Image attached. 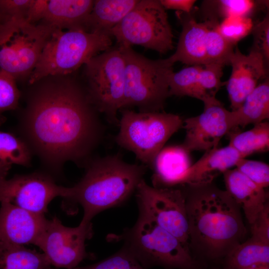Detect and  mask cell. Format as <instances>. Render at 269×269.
<instances>
[{
	"instance_id": "obj_20",
	"label": "cell",
	"mask_w": 269,
	"mask_h": 269,
	"mask_svg": "<svg viewBox=\"0 0 269 269\" xmlns=\"http://www.w3.org/2000/svg\"><path fill=\"white\" fill-rule=\"evenodd\" d=\"M93 2L92 0H45L40 22L56 29L86 31Z\"/></svg>"
},
{
	"instance_id": "obj_22",
	"label": "cell",
	"mask_w": 269,
	"mask_h": 269,
	"mask_svg": "<svg viewBox=\"0 0 269 269\" xmlns=\"http://www.w3.org/2000/svg\"><path fill=\"white\" fill-rule=\"evenodd\" d=\"M138 0H96L87 19L85 30L110 34L134 7ZM111 35V34H110Z\"/></svg>"
},
{
	"instance_id": "obj_7",
	"label": "cell",
	"mask_w": 269,
	"mask_h": 269,
	"mask_svg": "<svg viewBox=\"0 0 269 269\" xmlns=\"http://www.w3.org/2000/svg\"><path fill=\"white\" fill-rule=\"evenodd\" d=\"M121 113L116 141L133 152L145 166H151L166 141L183 126V120L176 114L129 109Z\"/></svg>"
},
{
	"instance_id": "obj_27",
	"label": "cell",
	"mask_w": 269,
	"mask_h": 269,
	"mask_svg": "<svg viewBox=\"0 0 269 269\" xmlns=\"http://www.w3.org/2000/svg\"><path fill=\"white\" fill-rule=\"evenodd\" d=\"M228 134L229 144L243 158L269 149V123L268 122L254 125L251 129L243 132L235 131L234 129Z\"/></svg>"
},
{
	"instance_id": "obj_26",
	"label": "cell",
	"mask_w": 269,
	"mask_h": 269,
	"mask_svg": "<svg viewBox=\"0 0 269 269\" xmlns=\"http://www.w3.org/2000/svg\"><path fill=\"white\" fill-rule=\"evenodd\" d=\"M267 0H204L201 10L203 20L220 22L223 19L231 16L250 17L262 6H267Z\"/></svg>"
},
{
	"instance_id": "obj_3",
	"label": "cell",
	"mask_w": 269,
	"mask_h": 269,
	"mask_svg": "<svg viewBox=\"0 0 269 269\" xmlns=\"http://www.w3.org/2000/svg\"><path fill=\"white\" fill-rule=\"evenodd\" d=\"M81 180L68 187L65 199L80 205L81 221L91 222L98 213L125 202L143 180L144 165L131 164L118 155L91 160Z\"/></svg>"
},
{
	"instance_id": "obj_21",
	"label": "cell",
	"mask_w": 269,
	"mask_h": 269,
	"mask_svg": "<svg viewBox=\"0 0 269 269\" xmlns=\"http://www.w3.org/2000/svg\"><path fill=\"white\" fill-rule=\"evenodd\" d=\"M243 158L232 146L228 145L207 150L192 164L185 175L183 185H197L212 182L219 174L231 169Z\"/></svg>"
},
{
	"instance_id": "obj_39",
	"label": "cell",
	"mask_w": 269,
	"mask_h": 269,
	"mask_svg": "<svg viewBox=\"0 0 269 269\" xmlns=\"http://www.w3.org/2000/svg\"><path fill=\"white\" fill-rule=\"evenodd\" d=\"M160 3L166 10L172 9L176 11L190 13L193 8L195 0H160Z\"/></svg>"
},
{
	"instance_id": "obj_29",
	"label": "cell",
	"mask_w": 269,
	"mask_h": 269,
	"mask_svg": "<svg viewBox=\"0 0 269 269\" xmlns=\"http://www.w3.org/2000/svg\"><path fill=\"white\" fill-rule=\"evenodd\" d=\"M33 155L21 137L0 131V162L28 167L31 165Z\"/></svg>"
},
{
	"instance_id": "obj_5",
	"label": "cell",
	"mask_w": 269,
	"mask_h": 269,
	"mask_svg": "<svg viewBox=\"0 0 269 269\" xmlns=\"http://www.w3.org/2000/svg\"><path fill=\"white\" fill-rule=\"evenodd\" d=\"M112 37L108 33L55 29L29 78V84L49 76L70 75L93 57L111 48Z\"/></svg>"
},
{
	"instance_id": "obj_42",
	"label": "cell",
	"mask_w": 269,
	"mask_h": 269,
	"mask_svg": "<svg viewBox=\"0 0 269 269\" xmlns=\"http://www.w3.org/2000/svg\"><path fill=\"white\" fill-rule=\"evenodd\" d=\"M246 269H269V266L252 267Z\"/></svg>"
},
{
	"instance_id": "obj_33",
	"label": "cell",
	"mask_w": 269,
	"mask_h": 269,
	"mask_svg": "<svg viewBox=\"0 0 269 269\" xmlns=\"http://www.w3.org/2000/svg\"><path fill=\"white\" fill-rule=\"evenodd\" d=\"M225 66L219 63H210L202 65L199 74V84L208 98L216 97L221 87L225 82L221 81Z\"/></svg>"
},
{
	"instance_id": "obj_37",
	"label": "cell",
	"mask_w": 269,
	"mask_h": 269,
	"mask_svg": "<svg viewBox=\"0 0 269 269\" xmlns=\"http://www.w3.org/2000/svg\"><path fill=\"white\" fill-rule=\"evenodd\" d=\"M250 225L251 237L269 244V205L268 203Z\"/></svg>"
},
{
	"instance_id": "obj_34",
	"label": "cell",
	"mask_w": 269,
	"mask_h": 269,
	"mask_svg": "<svg viewBox=\"0 0 269 269\" xmlns=\"http://www.w3.org/2000/svg\"><path fill=\"white\" fill-rule=\"evenodd\" d=\"M72 269H145L123 247L106 259L91 265Z\"/></svg>"
},
{
	"instance_id": "obj_12",
	"label": "cell",
	"mask_w": 269,
	"mask_h": 269,
	"mask_svg": "<svg viewBox=\"0 0 269 269\" xmlns=\"http://www.w3.org/2000/svg\"><path fill=\"white\" fill-rule=\"evenodd\" d=\"M93 235L91 222L81 221L75 227L64 226L56 217L47 220L35 246L53 267L72 269L90 257L85 243Z\"/></svg>"
},
{
	"instance_id": "obj_18",
	"label": "cell",
	"mask_w": 269,
	"mask_h": 269,
	"mask_svg": "<svg viewBox=\"0 0 269 269\" xmlns=\"http://www.w3.org/2000/svg\"><path fill=\"white\" fill-rule=\"evenodd\" d=\"M191 165L190 152L182 145L163 148L150 167L153 170L152 186L164 188L183 185Z\"/></svg>"
},
{
	"instance_id": "obj_8",
	"label": "cell",
	"mask_w": 269,
	"mask_h": 269,
	"mask_svg": "<svg viewBox=\"0 0 269 269\" xmlns=\"http://www.w3.org/2000/svg\"><path fill=\"white\" fill-rule=\"evenodd\" d=\"M56 28L10 18L0 32V69L17 81L30 76Z\"/></svg>"
},
{
	"instance_id": "obj_19",
	"label": "cell",
	"mask_w": 269,
	"mask_h": 269,
	"mask_svg": "<svg viewBox=\"0 0 269 269\" xmlns=\"http://www.w3.org/2000/svg\"><path fill=\"white\" fill-rule=\"evenodd\" d=\"M223 174L226 190L243 210L251 224L268 203L266 189L253 182L236 168Z\"/></svg>"
},
{
	"instance_id": "obj_38",
	"label": "cell",
	"mask_w": 269,
	"mask_h": 269,
	"mask_svg": "<svg viewBox=\"0 0 269 269\" xmlns=\"http://www.w3.org/2000/svg\"><path fill=\"white\" fill-rule=\"evenodd\" d=\"M32 0H0V9L9 18L26 19Z\"/></svg>"
},
{
	"instance_id": "obj_35",
	"label": "cell",
	"mask_w": 269,
	"mask_h": 269,
	"mask_svg": "<svg viewBox=\"0 0 269 269\" xmlns=\"http://www.w3.org/2000/svg\"><path fill=\"white\" fill-rule=\"evenodd\" d=\"M236 168L258 185L266 189L269 185V166L260 161L241 158Z\"/></svg>"
},
{
	"instance_id": "obj_25",
	"label": "cell",
	"mask_w": 269,
	"mask_h": 269,
	"mask_svg": "<svg viewBox=\"0 0 269 269\" xmlns=\"http://www.w3.org/2000/svg\"><path fill=\"white\" fill-rule=\"evenodd\" d=\"M0 269H54L42 253L0 242Z\"/></svg>"
},
{
	"instance_id": "obj_40",
	"label": "cell",
	"mask_w": 269,
	"mask_h": 269,
	"mask_svg": "<svg viewBox=\"0 0 269 269\" xmlns=\"http://www.w3.org/2000/svg\"><path fill=\"white\" fill-rule=\"evenodd\" d=\"M11 165L0 162V181L6 178Z\"/></svg>"
},
{
	"instance_id": "obj_6",
	"label": "cell",
	"mask_w": 269,
	"mask_h": 269,
	"mask_svg": "<svg viewBox=\"0 0 269 269\" xmlns=\"http://www.w3.org/2000/svg\"><path fill=\"white\" fill-rule=\"evenodd\" d=\"M118 46L125 61L123 108L135 107L140 112H161L170 97L169 80L174 64L168 58L152 60L132 47Z\"/></svg>"
},
{
	"instance_id": "obj_24",
	"label": "cell",
	"mask_w": 269,
	"mask_h": 269,
	"mask_svg": "<svg viewBox=\"0 0 269 269\" xmlns=\"http://www.w3.org/2000/svg\"><path fill=\"white\" fill-rule=\"evenodd\" d=\"M222 262L224 269L269 266V244L251 237L235 247Z\"/></svg>"
},
{
	"instance_id": "obj_4",
	"label": "cell",
	"mask_w": 269,
	"mask_h": 269,
	"mask_svg": "<svg viewBox=\"0 0 269 269\" xmlns=\"http://www.w3.org/2000/svg\"><path fill=\"white\" fill-rule=\"evenodd\" d=\"M108 241L123 242L128 251L145 269L161 267L165 269H204L189 250L174 236L146 216L139 213L131 228L119 234L107 236Z\"/></svg>"
},
{
	"instance_id": "obj_17",
	"label": "cell",
	"mask_w": 269,
	"mask_h": 269,
	"mask_svg": "<svg viewBox=\"0 0 269 269\" xmlns=\"http://www.w3.org/2000/svg\"><path fill=\"white\" fill-rule=\"evenodd\" d=\"M182 30L176 50L168 57L171 62H180L189 66L207 64L206 54L205 21H197L192 11L185 13L176 11Z\"/></svg>"
},
{
	"instance_id": "obj_31",
	"label": "cell",
	"mask_w": 269,
	"mask_h": 269,
	"mask_svg": "<svg viewBox=\"0 0 269 269\" xmlns=\"http://www.w3.org/2000/svg\"><path fill=\"white\" fill-rule=\"evenodd\" d=\"M253 25L251 17L231 16L221 20L217 25V29L226 40L235 46L251 33Z\"/></svg>"
},
{
	"instance_id": "obj_14",
	"label": "cell",
	"mask_w": 269,
	"mask_h": 269,
	"mask_svg": "<svg viewBox=\"0 0 269 269\" xmlns=\"http://www.w3.org/2000/svg\"><path fill=\"white\" fill-rule=\"evenodd\" d=\"M203 104L201 114L183 120L186 135L181 145L190 153L217 147L223 136L234 130L231 111L216 97Z\"/></svg>"
},
{
	"instance_id": "obj_23",
	"label": "cell",
	"mask_w": 269,
	"mask_h": 269,
	"mask_svg": "<svg viewBox=\"0 0 269 269\" xmlns=\"http://www.w3.org/2000/svg\"><path fill=\"white\" fill-rule=\"evenodd\" d=\"M233 129L256 125L269 118V79L266 77L247 96L241 106L231 111Z\"/></svg>"
},
{
	"instance_id": "obj_41",
	"label": "cell",
	"mask_w": 269,
	"mask_h": 269,
	"mask_svg": "<svg viewBox=\"0 0 269 269\" xmlns=\"http://www.w3.org/2000/svg\"><path fill=\"white\" fill-rule=\"evenodd\" d=\"M11 18H9L4 14L0 9V32L3 29L7 21Z\"/></svg>"
},
{
	"instance_id": "obj_28",
	"label": "cell",
	"mask_w": 269,
	"mask_h": 269,
	"mask_svg": "<svg viewBox=\"0 0 269 269\" xmlns=\"http://www.w3.org/2000/svg\"><path fill=\"white\" fill-rule=\"evenodd\" d=\"M201 67L202 65H192L177 72L173 71L169 80L170 96H189L203 103L211 99L206 97L199 84V74Z\"/></svg>"
},
{
	"instance_id": "obj_13",
	"label": "cell",
	"mask_w": 269,
	"mask_h": 269,
	"mask_svg": "<svg viewBox=\"0 0 269 269\" xmlns=\"http://www.w3.org/2000/svg\"><path fill=\"white\" fill-rule=\"evenodd\" d=\"M68 187L56 184L48 173L16 175L0 181V203L6 202L33 213L44 214L51 201L65 198Z\"/></svg>"
},
{
	"instance_id": "obj_36",
	"label": "cell",
	"mask_w": 269,
	"mask_h": 269,
	"mask_svg": "<svg viewBox=\"0 0 269 269\" xmlns=\"http://www.w3.org/2000/svg\"><path fill=\"white\" fill-rule=\"evenodd\" d=\"M251 33L253 36V43L250 51L260 54L263 57L267 67L269 61V14L254 24Z\"/></svg>"
},
{
	"instance_id": "obj_1",
	"label": "cell",
	"mask_w": 269,
	"mask_h": 269,
	"mask_svg": "<svg viewBox=\"0 0 269 269\" xmlns=\"http://www.w3.org/2000/svg\"><path fill=\"white\" fill-rule=\"evenodd\" d=\"M30 85L18 118L19 137L53 174H60L68 161L86 166L103 135L87 90L68 75Z\"/></svg>"
},
{
	"instance_id": "obj_32",
	"label": "cell",
	"mask_w": 269,
	"mask_h": 269,
	"mask_svg": "<svg viewBox=\"0 0 269 269\" xmlns=\"http://www.w3.org/2000/svg\"><path fill=\"white\" fill-rule=\"evenodd\" d=\"M16 82L12 76L0 69V126L5 121L2 114L18 107L21 93Z\"/></svg>"
},
{
	"instance_id": "obj_10",
	"label": "cell",
	"mask_w": 269,
	"mask_h": 269,
	"mask_svg": "<svg viewBox=\"0 0 269 269\" xmlns=\"http://www.w3.org/2000/svg\"><path fill=\"white\" fill-rule=\"evenodd\" d=\"M87 92L98 112L111 123L119 125L117 113L125 97V61L117 46L92 58L85 64Z\"/></svg>"
},
{
	"instance_id": "obj_9",
	"label": "cell",
	"mask_w": 269,
	"mask_h": 269,
	"mask_svg": "<svg viewBox=\"0 0 269 269\" xmlns=\"http://www.w3.org/2000/svg\"><path fill=\"white\" fill-rule=\"evenodd\" d=\"M110 33L118 46L138 45L160 54L174 48L168 15L158 0H138Z\"/></svg>"
},
{
	"instance_id": "obj_11",
	"label": "cell",
	"mask_w": 269,
	"mask_h": 269,
	"mask_svg": "<svg viewBox=\"0 0 269 269\" xmlns=\"http://www.w3.org/2000/svg\"><path fill=\"white\" fill-rule=\"evenodd\" d=\"M135 192L139 213L152 219L189 250L188 222L183 189L154 187L143 179Z\"/></svg>"
},
{
	"instance_id": "obj_2",
	"label": "cell",
	"mask_w": 269,
	"mask_h": 269,
	"mask_svg": "<svg viewBox=\"0 0 269 269\" xmlns=\"http://www.w3.org/2000/svg\"><path fill=\"white\" fill-rule=\"evenodd\" d=\"M186 186L189 246L204 260L222 262L246 236L241 210L212 182Z\"/></svg>"
},
{
	"instance_id": "obj_16",
	"label": "cell",
	"mask_w": 269,
	"mask_h": 269,
	"mask_svg": "<svg viewBox=\"0 0 269 269\" xmlns=\"http://www.w3.org/2000/svg\"><path fill=\"white\" fill-rule=\"evenodd\" d=\"M47 220L44 214L2 202L0 207V242L18 246L35 245Z\"/></svg>"
},
{
	"instance_id": "obj_15",
	"label": "cell",
	"mask_w": 269,
	"mask_h": 269,
	"mask_svg": "<svg viewBox=\"0 0 269 269\" xmlns=\"http://www.w3.org/2000/svg\"><path fill=\"white\" fill-rule=\"evenodd\" d=\"M229 65L232 67V71L225 86L232 111H235L258 86V82L267 77V67L260 54L250 51L246 55L238 47L230 58Z\"/></svg>"
},
{
	"instance_id": "obj_30",
	"label": "cell",
	"mask_w": 269,
	"mask_h": 269,
	"mask_svg": "<svg viewBox=\"0 0 269 269\" xmlns=\"http://www.w3.org/2000/svg\"><path fill=\"white\" fill-rule=\"evenodd\" d=\"M207 23L206 54L207 64L215 63L229 65V59L233 53L235 45L226 40L219 32L217 25L219 22L210 20Z\"/></svg>"
}]
</instances>
